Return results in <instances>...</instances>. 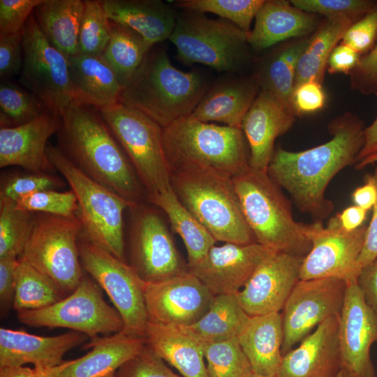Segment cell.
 I'll list each match as a JSON object with an SVG mask.
<instances>
[{"label":"cell","instance_id":"cell-43","mask_svg":"<svg viewBox=\"0 0 377 377\" xmlns=\"http://www.w3.org/2000/svg\"><path fill=\"white\" fill-rule=\"evenodd\" d=\"M79 33V54L102 55L110 37L109 19L102 1L87 0Z\"/></svg>","mask_w":377,"mask_h":377},{"label":"cell","instance_id":"cell-10","mask_svg":"<svg viewBox=\"0 0 377 377\" xmlns=\"http://www.w3.org/2000/svg\"><path fill=\"white\" fill-rule=\"evenodd\" d=\"M81 230L77 216L42 214L34 217L20 258L49 276L66 295H69L84 275L78 246Z\"/></svg>","mask_w":377,"mask_h":377},{"label":"cell","instance_id":"cell-49","mask_svg":"<svg viewBox=\"0 0 377 377\" xmlns=\"http://www.w3.org/2000/svg\"><path fill=\"white\" fill-rule=\"evenodd\" d=\"M377 40V3L360 20L353 23L344 34L341 43L361 55L369 52Z\"/></svg>","mask_w":377,"mask_h":377},{"label":"cell","instance_id":"cell-62","mask_svg":"<svg viewBox=\"0 0 377 377\" xmlns=\"http://www.w3.org/2000/svg\"><path fill=\"white\" fill-rule=\"evenodd\" d=\"M377 163V151L369 154L367 157L356 162L354 165L355 169L357 170H362L366 167Z\"/></svg>","mask_w":377,"mask_h":377},{"label":"cell","instance_id":"cell-61","mask_svg":"<svg viewBox=\"0 0 377 377\" xmlns=\"http://www.w3.org/2000/svg\"><path fill=\"white\" fill-rule=\"evenodd\" d=\"M32 369L28 367H1L0 377H29Z\"/></svg>","mask_w":377,"mask_h":377},{"label":"cell","instance_id":"cell-3","mask_svg":"<svg viewBox=\"0 0 377 377\" xmlns=\"http://www.w3.org/2000/svg\"><path fill=\"white\" fill-rule=\"evenodd\" d=\"M207 87L198 72L175 68L165 48L153 47L123 88L119 102L143 113L163 128L189 116Z\"/></svg>","mask_w":377,"mask_h":377},{"label":"cell","instance_id":"cell-23","mask_svg":"<svg viewBox=\"0 0 377 377\" xmlns=\"http://www.w3.org/2000/svg\"><path fill=\"white\" fill-rule=\"evenodd\" d=\"M339 316L322 323L283 355L278 377H337L342 369Z\"/></svg>","mask_w":377,"mask_h":377},{"label":"cell","instance_id":"cell-38","mask_svg":"<svg viewBox=\"0 0 377 377\" xmlns=\"http://www.w3.org/2000/svg\"><path fill=\"white\" fill-rule=\"evenodd\" d=\"M66 295L47 275L19 258L15 272V290L13 308L18 311L47 307Z\"/></svg>","mask_w":377,"mask_h":377},{"label":"cell","instance_id":"cell-5","mask_svg":"<svg viewBox=\"0 0 377 377\" xmlns=\"http://www.w3.org/2000/svg\"><path fill=\"white\" fill-rule=\"evenodd\" d=\"M241 207L256 242L276 251L305 256L311 244L305 223L296 221L290 202L267 172L249 168L232 177Z\"/></svg>","mask_w":377,"mask_h":377},{"label":"cell","instance_id":"cell-1","mask_svg":"<svg viewBox=\"0 0 377 377\" xmlns=\"http://www.w3.org/2000/svg\"><path fill=\"white\" fill-rule=\"evenodd\" d=\"M332 138L318 146L292 151L274 149L267 174L291 196L299 210L315 221L327 218L334 208L325 197L331 180L343 168L355 163L364 142V123L346 112L328 126Z\"/></svg>","mask_w":377,"mask_h":377},{"label":"cell","instance_id":"cell-64","mask_svg":"<svg viewBox=\"0 0 377 377\" xmlns=\"http://www.w3.org/2000/svg\"><path fill=\"white\" fill-rule=\"evenodd\" d=\"M248 377H268V376H261V375H258V374H256L254 373H252Z\"/></svg>","mask_w":377,"mask_h":377},{"label":"cell","instance_id":"cell-18","mask_svg":"<svg viewBox=\"0 0 377 377\" xmlns=\"http://www.w3.org/2000/svg\"><path fill=\"white\" fill-rule=\"evenodd\" d=\"M338 336L342 368L351 377H375L370 351L377 342V314L366 302L357 281L347 283Z\"/></svg>","mask_w":377,"mask_h":377},{"label":"cell","instance_id":"cell-8","mask_svg":"<svg viewBox=\"0 0 377 377\" xmlns=\"http://www.w3.org/2000/svg\"><path fill=\"white\" fill-rule=\"evenodd\" d=\"M248 34L231 22L203 13H177L169 38L184 64H202L219 72L237 73L249 59Z\"/></svg>","mask_w":377,"mask_h":377},{"label":"cell","instance_id":"cell-35","mask_svg":"<svg viewBox=\"0 0 377 377\" xmlns=\"http://www.w3.org/2000/svg\"><path fill=\"white\" fill-rule=\"evenodd\" d=\"M353 24L349 19L335 18L320 24L299 59L294 87L308 81L323 84L330 55Z\"/></svg>","mask_w":377,"mask_h":377},{"label":"cell","instance_id":"cell-50","mask_svg":"<svg viewBox=\"0 0 377 377\" xmlns=\"http://www.w3.org/2000/svg\"><path fill=\"white\" fill-rule=\"evenodd\" d=\"M349 76L352 90L364 95L377 93V40L369 52L361 55Z\"/></svg>","mask_w":377,"mask_h":377},{"label":"cell","instance_id":"cell-22","mask_svg":"<svg viewBox=\"0 0 377 377\" xmlns=\"http://www.w3.org/2000/svg\"><path fill=\"white\" fill-rule=\"evenodd\" d=\"M295 117L290 108L260 89L241 126L249 147L250 168L267 172L276 139L291 128Z\"/></svg>","mask_w":377,"mask_h":377},{"label":"cell","instance_id":"cell-40","mask_svg":"<svg viewBox=\"0 0 377 377\" xmlns=\"http://www.w3.org/2000/svg\"><path fill=\"white\" fill-rule=\"evenodd\" d=\"M34 217L15 202L0 198V258H19L27 242Z\"/></svg>","mask_w":377,"mask_h":377},{"label":"cell","instance_id":"cell-26","mask_svg":"<svg viewBox=\"0 0 377 377\" xmlns=\"http://www.w3.org/2000/svg\"><path fill=\"white\" fill-rule=\"evenodd\" d=\"M319 26L316 15L297 8L290 1L265 0L247 42L253 50L261 51L288 39L309 36Z\"/></svg>","mask_w":377,"mask_h":377},{"label":"cell","instance_id":"cell-57","mask_svg":"<svg viewBox=\"0 0 377 377\" xmlns=\"http://www.w3.org/2000/svg\"><path fill=\"white\" fill-rule=\"evenodd\" d=\"M354 205L367 211L373 209L377 200V188L369 174L364 177V184L356 188L352 194Z\"/></svg>","mask_w":377,"mask_h":377},{"label":"cell","instance_id":"cell-11","mask_svg":"<svg viewBox=\"0 0 377 377\" xmlns=\"http://www.w3.org/2000/svg\"><path fill=\"white\" fill-rule=\"evenodd\" d=\"M17 318L29 326L68 328L89 339L124 329L119 312L105 302L96 281L85 274L68 296L47 307L18 311Z\"/></svg>","mask_w":377,"mask_h":377},{"label":"cell","instance_id":"cell-20","mask_svg":"<svg viewBox=\"0 0 377 377\" xmlns=\"http://www.w3.org/2000/svg\"><path fill=\"white\" fill-rule=\"evenodd\" d=\"M273 252L258 242L215 244L199 263L188 268L214 295L237 294Z\"/></svg>","mask_w":377,"mask_h":377},{"label":"cell","instance_id":"cell-53","mask_svg":"<svg viewBox=\"0 0 377 377\" xmlns=\"http://www.w3.org/2000/svg\"><path fill=\"white\" fill-rule=\"evenodd\" d=\"M18 261L16 258H0V311L3 318L13 307Z\"/></svg>","mask_w":377,"mask_h":377},{"label":"cell","instance_id":"cell-31","mask_svg":"<svg viewBox=\"0 0 377 377\" xmlns=\"http://www.w3.org/2000/svg\"><path fill=\"white\" fill-rule=\"evenodd\" d=\"M107 17L138 32L152 47L169 39L177 13L161 0H103Z\"/></svg>","mask_w":377,"mask_h":377},{"label":"cell","instance_id":"cell-56","mask_svg":"<svg viewBox=\"0 0 377 377\" xmlns=\"http://www.w3.org/2000/svg\"><path fill=\"white\" fill-rule=\"evenodd\" d=\"M357 283L366 302L377 314V257L360 271Z\"/></svg>","mask_w":377,"mask_h":377},{"label":"cell","instance_id":"cell-17","mask_svg":"<svg viewBox=\"0 0 377 377\" xmlns=\"http://www.w3.org/2000/svg\"><path fill=\"white\" fill-rule=\"evenodd\" d=\"M149 322L190 326L209 309L214 295L187 271L170 279L142 283Z\"/></svg>","mask_w":377,"mask_h":377},{"label":"cell","instance_id":"cell-9","mask_svg":"<svg viewBox=\"0 0 377 377\" xmlns=\"http://www.w3.org/2000/svg\"><path fill=\"white\" fill-rule=\"evenodd\" d=\"M99 111L147 195L170 188L171 171L163 148V128L143 113L119 102Z\"/></svg>","mask_w":377,"mask_h":377},{"label":"cell","instance_id":"cell-42","mask_svg":"<svg viewBox=\"0 0 377 377\" xmlns=\"http://www.w3.org/2000/svg\"><path fill=\"white\" fill-rule=\"evenodd\" d=\"M202 343L208 377H248L253 373L237 338Z\"/></svg>","mask_w":377,"mask_h":377},{"label":"cell","instance_id":"cell-29","mask_svg":"<svg viewBox=\"0 0 377 377\" xmlns=\"http://www.w3.org/2000/svg\"><path fill=\"white\" fill-rule=\"evenodd\" d=\"M68 62L74 102L98 110L119 102L123 87L102 55L77 54Z\"/></svg>","mask_w":377,"mask_h":377},{"label":"cell","instance_id":"cell-33","mask_svg":"<svg viewBox=\"0 0 377 377\" xmlns=\"http://www.w3.org/2000/svg\"><path fill=\"white\" fill-rule=\"evenodd\" d=\"M149 200L166 214L172 229L184 242L188 266L199 263L216 244V240L182 204L172 188L147 195Z\"/></svg>","mask_w":377,"mask_h":377},{"label":"cell","instance_id":"cell-54","mask_svg":"<svg viewBox=\"0 0 377 377\" xmlns=\"http://www.w3.org/2000/svg\"><path fill=\"white\" fill-rule=\"evenodd\" d=\"M377 188V168L369 174ZM377 257V200L373 207L372 216L367 226L363 247L357 262V276L360 271Z\"/></svg>","mask_w":377,"mask_h":377},{"label":"cell","instance_id":"cell-15","mask_svg":"<svg viewBox=\"0 0 377 377\" xmlns=\"http://www.w3.org/2000/svg\"><path fill=\"white\" fill-rule=\"evenodd\" d=\"M347 283L337 278L300 279L281 312L282 355L309 335L326 320L341 311Z\"/></svg>","mask_w":377,"mask_h":377},{"label":"cell","instance_id":"cell-41","mask_svg":"<svg viewBox=\"0 0 377 377\" xmlns=\"http://www.w3.org/2000/svg\"><path fill=\"white\" fill-rule=\"evenodd\" d=\"M265 0H178L175 6L185 11L211 13L228 20L246 32Z\"/></svg>","mask_w":377,"mask_h":377},{"label":"cell","instance_id":"cell-25","mask_svg":"<svg viewBox=\"0 0 377 377\" xmlns=\"http://www.w3.org/2000/svg\"><path fill=\"white\" fill-rule=\"evenodd\" d=\"M260 90L255 75L223 77L207 87L189 117L203 122L216 121L241 128L242 121Z\"/></svg>","mask_w":377,"mask_h":377},{"label":"cell","instance_id":"cell-4","mask_svg":"<svg viewBox=\"0 0 377 377\" xmlns=\"http://www.w3.org/2000/svg\"><path fill=\"white\" fill-rule=\"evenodd\" d=\"M163 148L171 174L212 170L234 177L249 168L241 128L182 117L163 128Z\"/></svg>","mask_w":377,"mask_h":377},{"label":"cell","instance_id":"cell-30","mask_svg":"<svg viewBox=\"0 0 377 377\" xmlns=\"http://www.w3.org/2000/svg\"><path fill=\"white\" fill-rule=\"evenodd\" d=\"M237 339L253 373L278 377L283 358L281 312L250 316Z\"/></svg>","mask_w":377,"mask_h":377},{"label":"cell","instance_id":"cell-37","mask_svg":"<svg viewBox=\"0 0 377 377\" xmlns=\"http://www.w3.org/2000/svg\"><path fill=\"white\" fill-rule=\"evenodd\" d=\"M110 37L102 54L124 88L153 47L132 29L110 20Z\"/></svg>","mask_w":377,"mask_h":377},{"label":"cell","instance_id":"cell-47","mask_svg":"<svg viewBox=\"0 0 377 377\" xmlns=\"http://www.w3.org/2000/svg\"><path fill=\"white\" fill-rule=\"evenodd\" d=\"M112 377H183L172 371L147 344L124 364Z\"/></svg>","mask_w":377,"mask_h":377},{"label":"cell","instance_id":"cell-12","mask_svg":"<svg viewBox=\"0 0 377 377\" xmlns=\"http://www.w3.org/2000/svg\"><path fill=\"white\" fill-rule=\"evenodd\" d=\"M78 246L82 267L105 292L120 314L122 331L145 338L149 319L143 281L130 265L80 236Z\"/></svg>","mask_w":377,"mask_h":377},{"label":"cell","instance_id":"cell-34","mask_svg":"<svg viewBox=\"0 0 377 377\" xmlns=\"http://www.w3.org/2000/svg\"><path fill=\"white\" fill-rule=\"evenodd\" d=\"M310 36L293 39L274 50L260 64L255 74L260 89L270 93L292 110L297 66Z\"/></svg>","mask_w":377,"mask_h":377},{"label":"cell","instance_id":"cell-13","mask_svg":"<svg viewBox=\"0 0 377 377\" xmlns=\"http://www.w3.org/2000/svg\"><path fill=\"white\" fill-rule=\"evenodd\" d=\"M22 47L21 84L61 116L75 101L68 58L46 40L33 13L22 31Z\"/></svg>","mask_w":377,"mask_h":377},{"label":"cell","instance_id":"cell-27","mask_svg":"<svg viewBox=\"0 0 377 377\" xmlns=\"http://www.w3.org/2000/svg\"><path fill=\"white\" fill-rule=\"evenodd\" d=\"M145 346V338L131 336L123 331L90 339L83 348L91 350L71 360L59 377H112Z\"/></svg>","mask_w":377,"mask_h":377},{"label":"cell","instance_id":"cell-48","mask_svg":"<svg viewBox=\"0 0 377 377\" xmlns=\"http://www.w3.org/2000/svg\"><path fill=\"white\" fill-rule=\"evenodd\" d=\"M43 0H1L0 36L22 32L29 17Z\"/></svg>","mask_w":377,"mask_h":377},{"label":"cell","instance_id":"cell-6","mask_svg":"<svg viewBox=\"0 0 377 377\" xmlns=\"http://www.w3.org/2000/svg\"><path fill=\"white\" fill-rule=\"evenodd\" d=\"M171 186L182 204L216 242H256L232 177L212 170L182 171L171 174Z\"/></svg>","mask_w":377,"mask_h":377},{"label":"cell","instance_id":"cell-14","mask_svg":"<svg viewBox=\"0 0 377 377\" xmlns=\"http://www.w3.org/2000/svg\"><path fill=\"white\" fill-rule=\"evenodd\" d=\"M367 226L353 231L342 228L337 215L324 226L322 222L305 224L311 248L304 257L300 279L337 278L346 283L357 281L356 266Z\"/></svg>","mask_w":377,"mask_h":377},{"label":"cell","instance_id":"cell-45","mask_svg":"<svg viewBox=\"0 0 377 377\" xmlns=\"http://www.w3.org/2000/svg\"><path fill=\"white\" fill-rule=\"evenodd\" d=\"M297 8L326 19L346 18L353 23L360 20L377 3L376 0H291Z\"/></svg>","mask_w":377,"mask_h":377},{"label":"cell","instance_id":"cell-2","mask_svg":"<svg viewBox=\"0 0 377 377\" xmlns=\"http://www.w3.org/2000/svg\"><path fill=\"white\" fill-rule=\"evenodd\" d=\"M61 118L57 134L61 152L88 177L139 204L142 185L100 111L73 102Z\"/></svg>","mask_w":377,"mask_h":377},{"label":"cell","instance_id":"cell-19","mask_svg":"<svg viewBox=\"0 0 377 377\" xmlns=\"http://www.w3.org/2000/svg\"><path fill=\"white\" fill-rule=\"evenodd\" d=\"M304 256L273 252L236 294L249 316L281 312L300 280Z\"/></svg>","mask_w":377,"mask_h":377},{"label":"cell","instance_id":"cell-21","mask_svg":"<svg viewBox=\"0 0 377 377\" xmlns=\"http://www.w3.org/2000/svg\"><path fill=\"white\" fill-rule=\"evenodd\" d=\"M61 122V116L47 110L22 125L1 127L0 167L17 165L30 173L54 170L47 155V141L57 133Z\"/></svg>","mask_w":377,"mask_h":377},{"label":"cell","instance_id":"cell-39","mask_svg":"<svg viewBox=\"0 0 377 377\" xmlns=\"http://www.w3.org/2000/svg\"><path fill=\"white\" fill-rule=\"evenodd\" d=\"M48 109L34 94L10 80L0 83L1 127H13L27 123Z\"/></svg>","mask_w":377,"mask_h":377},{"label":"cell","instance_id":"cell-46","mask_svg":"<svg viewBox=\"0 0 377 377\" xmlns=\"http://www.w3.org/2000/svg\"><path fill=\"white\" fill-rule=\"evenodd\" d=\"M64 182L50 173L13 175L1 182L0 198L16 202L20 198L44 190H56Z\"/></svg>","mask_w":377,"mask_h":377},{"label":"cell","instance_id":"cell-63","mask_svg":"<svg viewBox=\"0 0 377 377\" xmlns=\"http://www.w3.org/2000/svg\"><path fill=\"white\" fill-rule=\"evenodd\" d=\"M337 377H351V376L346 369L342 368Z\"/></svg>","mask_w":377,"mask_h":377},{"label":"cell","instance_id":"cell-51","mask_svg":"<svg viewBox=\"0 0 377 377\" xmlns=\"http://www.w3.org/2000/svg\"><path fill=\"white\" fill-rule=\"evenodd\" d=\"M23 56L22 32L0 36L1 80H10L20 74L23 66Z\"/></svg>","mask_w":377,"mask_h":377},{"label":"cell","instance_id":"cell-32","mask_svg":"<svg viewBox=\"0 0 377 377\" xmlns=\"http://www.w3.org/2000/svg\"><path fill=\"white\" fill-rule=\"evenodd\" d=\"M84 7L82 0H43L33 13L46 40L67 58L79 54Z\"/></svg>","mask_w":377,"mask_h":377},{"label":"cell","instance_id":"cell-59","mask_svg":"<svg viewBox=\"0 0 377 377\" xmlns=\"http://www.w3.org/2000/svg\"><path fill=\"white\" fill-rule=\"evenodd\" d=\"M376 151H377V117L369 126L365 127L364 145L356 162Z\"/></svg>","mask_w":377,"mask_h":377},{"label":"cell","instance_id":"cell-55","mask_svg":"<svg viewBox=\"0 0 377 377\" xmlns=\"http://www.w3.org/2000/svg\"><path fill=\"white\" fill-rule=\"evenodd\" d=\"M361 54L351 47L340 43L335 46L327 61V71L331 74L349 75L357 65Z\"/></svg>","mask_w":377,"mask_h":377},{"label":"cell","instance_id":"cell-58","mask_svg":"<svg viewBox=\"0 0 377 377\" xmlns=\"http://www.w3.org/2000/svg\"><path fill=\"white\" fill-rule=\"evenodd\" d=\"M367 213V210L356 205H352L336 215L342 228L350 232L362 226Z\"/></svg>","mask_w":377,"mask_h":377},{"label":"cell","instance_id":"cell-24","mask_svg":"<svg viewBox=\"0 0 377 377\" xmlns=\"http://www.w3.org/2000/svg\"><path fill=\"white\" fill-rule=\"evenodd\" d=\"M87 336L76 331L43 337L22 330L0 328V367H50L60 364L64 355L82 344Z\"/></svg>","mask_w":377,"mask_h":377},{"label":"cell","instance_id":"cell-60","mask_svg":"<svg viewBox=\"0 0 377 377\" xmlns=\"http://www.w3.org/2000/svg\"><path fill=\"white\" fill-rule=\"evenodd\" d=\"M71 360L64 361L59 365L50 367H35L29 377H59L61 371L69 364Z\"/></svg>","mask_w":377,"mask_h":377},{"label":"cell","instance_id":"cell-7","mask_svg":"<svg viewBox=\"0 0 377 377\" xmlns=\"http://www.w3.org/2000/svg\"><path fill=\"white\" fill-rule=\"evenodd\" d=\"M47 155L75 194L80 237L126 262L124 212L134 205L85 175L57 146L49 144Z\"/></svg>","mask_w":377,"mask_h":377},{"label":"cell","instance_id":"cell-52","mask_svg":"<svg viewBox=\"0 0 377 377\" xmlns=\"http://www.w3.org/2000/svg\"><path fill=\"white\" fill-rule=\"evenodd\" d=\"M326 96L322 84L315 81L303 82L294 87L292 107L296 116L314 113L325 104Z\"/></svg>","mask_w":377,"mask_h":377},{"label":"cell","instance_id":"cell-28","mask_svg":"<svg viewBox=\"0 0 377 377\" xmlns=\"http://www.w3.org/2000/svg\"><path fill=\"white\" fill-rule=\"evenodd\" d=\"M146 344L183 377H208L203 343L186 326L149 322Z\"/></svg>","mask_w":377,"mask_h":377},{"label":"cell","instance_id":"cell-16","mask_svg":"<svg viewBox=\"0 0 377 377\" xmlns=\"http://www.w3.org/2000/svg\"><path fill=\"white\" fill-rule=\"evenodd\" d=\"M135 210L131 231V263L145 282L163 281L188 271L182 260L170 231L154 210L138 207Z\"/></svg>","mask_w":377,"mask_h":377},{"label":"cell","instance_id":"cell-44","mask_svg":"<svg viewBox=\"0 0 377 377\" xmlns=\"http://www.w3.org/2000/svg\"><path fill=\"white\" fill-rule=\"evenodd\" d=\"M17 206L29 212H40L44 214L62 217L77 216L78 205L74 192L44 190L18 199Z\"/></svg>","mask_w":377,"mask_h":377},{"label":"cell","instance_id":"cell-36","mask_svg":"<svg viewBox=\"0 0 377 377\" xmlns=\"http://www.w3.org/2000/svg\"><path fill=\"white\" fill-rule=\"evenodd\" d=\"M249 317L236 294H221L214 295L209 309L200 320L186 327L202 342H219L237 338Z\"/></svg>","mask_w":377,"mask_h":377}]
</instances>
